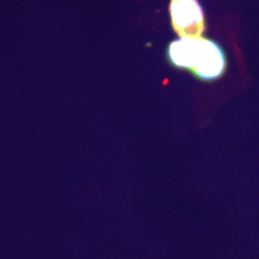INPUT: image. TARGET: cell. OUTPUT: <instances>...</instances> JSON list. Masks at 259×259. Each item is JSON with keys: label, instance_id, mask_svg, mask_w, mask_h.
Wrapping results in <instances>:
<instances>
[{"label": "cell", "instance_id": "1", "mask_svg": "<svg viewBox=\"0 0 259 259\" xmlns=\"http://www.w3.org/2000/svg\"><path fill=\"white\" fill-rule=\"evenodd\" d=\"M167 57L172 66L188 70L204 82L221 78L227 69L222 48L205 37L175 39L168 46Z\"/></svg>", "mask_w": 259, "mask_h": 259}, {"label": "cell", "instance_id": "2", "mask_svg": "<svg viewBox=\"0 0 259 259\" xmlns=\"http://www.w3.org/2000/svg\"><path fill=\"white\" fill-rule=\"evenodd\" d=\"M171 24L180 38H199L205 30L204 11L198 0H171Z\"/></svg>", "mask_w": 259, "mask_h": 259}]
</instances>
